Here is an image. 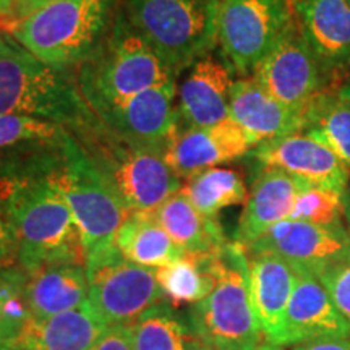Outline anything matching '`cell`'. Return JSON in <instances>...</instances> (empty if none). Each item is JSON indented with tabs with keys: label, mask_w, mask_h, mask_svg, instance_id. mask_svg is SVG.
I'll use <instances>...</instances> for the list:
<instances>
[{
	"label": "cell",
	"mask_w": 350,
	"mask_h": 350,
	"mask_svg": "<svg viewBox=\"0 0 350 350\" xmlns=\"http://www.w3.org/2000/svg\"><path fill=\"white\" fill-rule=\"evenodd\" d=\"M310 185L313 183L282 169H262L245 201L234 242L248 247L278 222L291 217L297 196Z\"/></svg>",
	"instance_id": "d6986e66"
},
{
	"label": "cell",
	"mask_w": 350,
	"mask_h": 350,
	"mask_svg": "<svg viewBox=\"0 0 350 350\" xmlns=\"http://www.w3.org/2000/svg\"><path fill=\"white\" fill-rule=\"evenodd\" d=\"M319 281L350 325V256L325 271L319 275Z\"/></svg>",
	"instance_id": "d6a6232c"
},
{
	"label": "cell",
	"mask_w": 350,
	"mask_h": 350,
	"mask_svg": "<svg viewBox=\"0 0 350 350\" xmlns=\"http://www.w3.org/2000/svg\"><path fill=\"white\" fill-rule=\"evenodd\" d=\"M258 350H284V347H281V345H275V344H271L266 340V342H262L260 345V349Z\"/></svg>",
	"instance_id": "b9f144b4"
},
{
	"label": "cell",
	"mask_w": 350,
	"mask_h": 350,
	"mask_svg": "<svg viewBox=\"0 0 350 350\" xmlns=\"http://www.w3.org/2000/svg\"><path fill=\"white\" fill-rule=\"evenodd\" d=\"M182 193L206 217L216 219L222 209L242 204L248 190L242 174L234 169L211 167L183 180Z\"/></svg>",
	"instance_id": "83f0119b"
},
{
	"label": "cell",
	"mask_w": 350,
	"mask_h": 350,
	"mask_svg": "<svg viewBox=\"0 0 350 350\" xmlns=\"http://www.w3.org/2000/svg\"><path fill=\"white\" fill-rule=\"evenodd\" d=\"M18 266L16 258V239L8 216L7 206L0 196V271Z\"/></svg>",
	"instance_id": "836d02e7"
},
{
	"label": "cell",
	"mask_w": 350,
	"mask_h": 350,
	"mask_svg": "<svg viewBox=\"0 0 350 350\" xmlns=\"http://www.w3.org/2000/svg\"><path fill=\"white\" fill-rule=\"evenodd\" d=\"M301 36L336 88L350 72V0H294Z\"/></svg>",
	"instance_id": "5bb4252c"
},
{
	"label": "cell",
	"mask_w": 350,
	"mask_h": 350,
	"mask_svg": "<svg viewBox=\"0 0 350 350\" xmlns=\"http://www.w3.org/2000/svg\"><path fill=\"white\" fill-rule=\"evenodd\" d=\"M350 325L327 294L317 275L297 273V281L288 300L282 329L275 345L294 347L321 339L344 338Z\"/></svg>",
	"instance_id": "ac0fdd59"
},
{
	"label": "cell",
	"mask_w": 350,
	"mask_h": 350,
	"mask_svg": "<svg viewBox=\"0 0 350 350\" xmlns=\"http://www.w3.org/2000/svg\"><path fill=\"white\" fill-rule=\"evenodd\" d=\"M344 219H345V227L350 235V191L347 190L344 195Z\"/></svg>",
	"instance_id": "60d3db41"
},
{
	"label": "cell",
	"mask_w": 350,
	"mask_h": 350,
	"mask_svg": "<svg viewBox=\"0 0 350 350\" xmlns=\"http://www.w3.org/2000/svg\"><path fill=\"white\" fill-rule=\"evenodd\" d=\"M109 326L90 300L70 312L46 319L29 318L10 345L18 350H90Z\"/></svg>",
	"instance_id": "44dd1931"
},
{
	"label": "cell",
	"mask_w": 350,
	"mask_h": 350,
	"mask_svg": "<svg viewBox=\"0 0 350 350\" xmlns=\"http://www.w3.org/2000/svg\"><path fill=\"white\" fill-rule=\"evenodd\" d=\"M334 90L338 91L340 96H344V98H347L350 100V72H349V75L345 77L344 80L334 88Z\"/></svg>",
	"instance_id": "ab89813d"
},
{
	"label": "cell",
	"mask_w": 350,
	"mask_h": 350,
	"mask_svg": "<svg viewBox=\"0 0 350 350\" xmlns=\"http://www.w3.org/2000/svg\"><path fill=\"white\" fill-rule=\"evenodd\" d=\"M250 297L256 319L268 342L274 344L294 291L297 273L288 262L271 253H247Z\"/></svg>",
	"instance_id": "7402d4cb"
},
{
	"label": "cell",
	"mask_w": 350,
	"mask_h": 350,
	"mask_svg": "<svg viewBox=\"0 0 350 350\" xmlns=\"http://www.w3.org/2000/svg\"><path fill=\"white\" fill-rule=\"evenodd\" d=\"M291 350H350V334L336 339H321L294 345Z\"/></svg>",
	"instance_id": "8d00e7d4"
},
{
	"label": "cell",
	"mask_w": 350,
	"mask_h": 350,
	"mask_svg": "<svg viewBox=\"0 0 350 350\" xmlns=\"http://www.w3.org/2000/svg\"><path fill=\"white\" fill-rule=\"evenodd\" d=\"M230 119L247 133L253 148L271 139L299 133L305 126L304 112L275 100L253 77L234 81L230 91Z\"/></svg>",
	"instance_id": "ffe728a7"
},
{
	"label": "cell",
	"mask_w": 350,
	"mask_h": 350,
	"mask_svg": "<svg viewBox=\"0 0 350 350\" xmlns=\"http://www.w3.org/2000/svg\"><path fill=\"white\" fill-rule=\"evenodd\" d=\"M113 137L163 154L180 129L177 109V78L161 83L120 104L94 112Z\"/></svg>",
	"instance_id": "4fadbf2b"
},
{
	"label": "cell",
	"mask_w": 350,
	"mask_h": 350,
	"mask_svg": "<svg viewBox=\"0 0 350 350\" xmlns=\"http://www.w3.org/2000/svg\"><path fill=\"white\" fill-rule=\"evenodd\" d=\"M77 139L130 213L154 211L182 190L183 180L170 170L161 152L113 137L103 124Z\"/></svg>",
	"instance_id": "ba28073f"
},
{
	"label": "cell",
	"mask_w": 350,
	"mask_h": 350,
	"mask_svg": "<svg viewBox=\"0 0 350 350\" xmlns=\"http://www.w3.org/2000/svg\"><path fill=\"white\" fill-rule=\"evenodd\" d=\"M252 156L262 169H282L301 180L339 193L349 190V169L325 143L305 131L258 144Z\"/></svg>",
	"instance_id": "9a60e30c"
},
{
	"label": "cell",
	"mask_w": 350,
	"mask_h": 350,
	"mask_svg": "<svg viewBox=\"0 0 350 350\" xmlns=\"http://www.w3.org/2000/svg\"><path fill=\"white\" fill-rule=\"evenodd\" d=\"M157 282L164 299L174 306L198 304L211 294L216 278L211 271V255H187L157 269Z\"/></svg>",
	"instance_id": "f1b7e54d"
},
{
	"label": "cell",
	"mask_w": 350,
	"mask_h": 350,
	"mask_svg": "<svg viewBox=\"0 0 350 350\" xmlns=\"http://www.w3.org/2000/svg\"><path fill=\"white\" fill-rule=\"evenodd\" d=\"M245 252L271 253L288 262L295 273L319 279L331 266L350 256V235L344 224L321 226L286 219L245 247Z\"/></svg>",
	"instance_id": "7c38bea8"
},
{
	"label": "cell",
	"mask_w": 350,
	"mask_h": 350,
	"mask_svg": "<svg viewBox=\"0 0 350 350\" xmlns=\"http://www.w3.org/2000/svg\"><path fill=\"white\" fill-rule=\"evenodd\" d=\"M25 295L34 319H46L75 310L90 300L86 268L60 265L29 273L26 275Z\"/></svg>",
	"instance_id": "603a6c76"
},
{
	"label": "cell",
	"mask_w": 350,
	"mask_h": 350,
	"mask_svg": "<svg viewBox=\"0 0 350 350\" xmlns=\"http://www.w3.org/2000/svg\"><path fill=\"white\" fill-rule=\"evenodd\" d=\"M90 350H133L131 326H112Z\"/></svg>",
	"instance_id": "e575fe53"
},
{
	"label": "cell",
	"mask_w": 350,
	"mask_h": 350,
	"mask_svg": "<svg viewBox=\"0 0 350 350\" xmlns=\"http://www.w3.org/2000/svg\"><path fill=\"white\" fill-rule=\"evenodd\" d=\"M295 23L294 0H217V46L242 78L253 75Z\"/></svg>",
	"instance_id": "9c48e42d"
},
{
	"label": "cell",
	"mask_w": 350,
	"mask_h": 350,
	"mask_svg": "<svg viewBox=\"0 0 350 350\" xmlns=\"http://www.w3.org/2000/svg\"><path fill=\"white\" fill-rule=\"evenodd\" d=\"M170 78L177 77L131 29L124 12H119L106 39L80 65L77 83L88 106L96 112L125 103Z\"/></svg>",
	"instance_id": "277c9868"
},
{
	"label": "cell",
	"mask_w": 350,
	"mask_h": 350,
	"mask_svg": "<svg viewBox=\"0 0 350 350\" xmlns=\"http://www.w3.org/2000/svg\"><path fill=\"white\" fill-rule=\"evenodd\" d=\"M85 268L90 304L109 327L133 326L148 310L165 301L157 269L129 261L119 248Z\"/></svg>",
	"instance_id": "30bf717a"
},
{
	"label": "cell",
	"mask_w": 350,
	"mask_h": 350,
	"mask_svg": "<svg viewBox=\"0 0 350 350\" xmlns=\"http://www.w3.org/2000/svg\"><path fill=\"white\" fill-rule=\"evenodd\" d=\"M116 245L126 260L152 269L164 268L187 256L151 211L130 213L117 232Z\"/></svg>",
	"instance_id": "d4e9b609"
},
{
	"label": "cell",
	"mask_w": 350,
	"mask_h": 350,
	"mask_svg": "<svg viewBox=\"0 0 350 350\" xmlns=\"http://www.w3.org/2000/svg\"><path fill=\"white\" fill-rule=\"evenodd\" d=\"M57 182L80 230L86 262L117 250V232L130 211L72 133L60 148Z\"/></svg>",
	"instance_id": "52a82bcc"
},
{
	"label": "cell",
	"mask_w": 350,
	"mask_h": 350,
	"mask_svg": "<svg viewBox=\"0 0 350 350\" xmlns=\"http://www.w3.org/2000/svg\"><path fill=\"white\" fill-rule=\"evenodd\" d=\"M234 75L229 64L213 54L187 68L177 85L180 129H200L229 120Z\"/></svg>",
	"instance_id": "e0dca14e"
},
{
	"label": "cell",
	"mask_w": 350,
	"mask_h": 350,
	"mask_svg": "<svg viewBox=\"0 0 350 350\" xmlns=\"http://www.w3.org/2000/svg\"><path fill=\"white\" fill-rule=\"evenodd\" d=\"M52 2H55V0H15V2H13V12L10 20L5 21L3 26L23 20L28 15H31V13L39 10V8L49 5Z\"/></svg>",
	"instance_id": "d590c367"
},
{
	"label": "cell",
	"mask_w": 350,
	"mask_h": 350,
	"mask_svg": "<svg viewBox=\"0 0 350 350\" xmlns=\"http://www.w3.org/2000/svg\"><path fill=\"white\" fill-rule=\"evenodd\" d=\"M13 2L15 0H0V23L10 20L13 12Z\"/></svg>",
	"instance_id": "74e56055"
},
{
	"label": "cell",
	"mask_w": 350,
	"mask_h": 350,
	"mask_svg": "<svg viewBox=\"0 0 350 350\" xmlns=\"http://www.w3.org/2000/svg\"><path fill=\"white\" fill-rule=\"evenodd\" d=\"M0 116L52 122L77 138L100 125L67 70L44 64L16 42L0 55Z\"/></svg>",
	"instance_id": "7a4b0ae2"
},
{
	"label": "cell",
	"mask_w": 350,
	"mask_h": 350,
	"mask_svg": "<svg viewBox=\"0 0 350 350\" xmlns=\"http://www.w3.org/2000/svg\"><path fill=\"white\" fill-rule=\"evenodd\" d=\"M122 12L175 77L217 46V0H126Z\"/></svg>",
	"instance_id": "8992f818"
},
{
	"label": "cell",
	"mask_w": 350,
	"mask_h": 350,
	"mask_svg": "<svg viewBox=\"0 0 350 350\" xmlns=\"http://www.w3.org/2000/svg\"><path fill=\"white\" fill-rule=\"evenodd\" d=\"M344 195L331 188L310 185L297 196L288 219L321 226L344 224Z\"/></svg>",
	"instance_id": "1f68e13d"
},
{
	"label": "cell",
	"mask_w": 350,
	"mask_h": 350,
	"mask_svg": "<svg viewBox=\"0 0 350 350\" xmlns=\"http://www.w3.org/2000/svg\"><path fill=\"white\" fill-rule=\"evenodd\" d=\"M113 0H55L5 26L13 41L54 68L80 67L112 28Z\"/></svg>",
	"instance_id": "3957f363"
},
{
	"label": "cell",
	"mask_w": 350,
	"mask_h": 350,
	"mask_svg": "<svg viewBox=\"0 0 350 350\" xmlns=\"http://www.w3.org/2000/svg\"><path fill=\"white\" fill-rule=\"evenodd\" d=\"M253 150L247 133L229 119L200 129H178L164 148L163 157L182 180L217 164L237 161Z\"/></svg>",
	"instance_id": "2e32d148"
},
{
	"label": "cell",
	"mask_w": 350,
	"mask_h": 350,
	"mask_svg": "<svg viewBox=\"0 0 350 350\" xmlns=\"http://www.w3.org/2000/svg\"><path fill=\"white\" fill-rule=\"evenodd\" d=\"M64 142L0 164V196L15 232L18 266L28 274L49 266H86L80 230L57 182Z\"/></svg>",
	"instance_id": "6da1fadb"
},
{
	"label": "cell",
	"mask_w": 350,
	"mask_h": 350,
	"mask_svg": "<svg viewBox=\"0 0 350 350\" xmlns=\"http://www.w3.org/2000/svg\"><path fill=\"white\" fill-rule=\"evenodd\" d=\"M151 214L187 255H213L229 242L216 219L203 216L182 191L165 200Z\"/></svg>",
	"instance_id": "cb8c5ba5"
},
{
	"label": "cell",
	"mask_w": 350,
	"mask_h": 350,
	"mask_svg": "<svg viewBox=\"0 0 350 350\" xmlns=\"http://www.w3.org/2000/svg\"><path fill=\"white\" fill-rule=\"evenodd\" d=\"M252 77L275 100L304 113L317 96L332 88L297 23L258 65Z\"/></svg>",
	"instance_id": "8fae6325"
},
{
	"label": "cell",
	"mask_w": 350,
	"mask_h": 350,
	"mask_svg": "<svg viewBox=\"0 0 350 350\" xmlns=\"http://www.w3.org/2000/svg\"><path fill=\"white\" fill-rule=\"evenodd\" d=\"M13 44H15V41H13L12 36H8V33L5 31V29L0 28V55L5 54V52L13 46Z\"/></svg>",
	"instance_id": "f35d334b"
},
{
	"label": "cell",
	"mask_w": 350,
	"mask_h": 350,
	"mask_svg": "<svg viewBox=\"0 0 350 350\" xmlns=\"http://www.w3.org/2000/svg\"><path fill=\"white\" fill-rule=\"evenodd\" d=\"M131 340L133 350H216L167 300L148 310L131 326Z\"/></svg>",
	"instance_id": "484cf974"
},
{
	"label": "cell",
	"mask_w": 350,
	"mask_h": 350,
	"mask_svg": "<svg viewBox=\"0 0 350 350\" xmlns=\"http://www.w3.org/2000/svg\"><path fill=\"white\" fill-rule=\"evenodd\" d=\"M26 275L20 266L0 271V345H10L31 318L25 295Z\"/></svg>",
	"instance_id": "4dcf8cb0"
},
{
	"label": "cell",
	"mask_w": 350,
	"mask_h": 350,
	"mask_svg": "<svg viewBox=\"0 0 350 350\" xmlns=\"http://www.w3.org/2000/svg\"><path fill=\"white\" fill-rule=\"evenodd\" d=\"M305 133L326 144L350 172V100L334 88L317 96L305 111Z\"/></svg>",
	"instance_id": "4316f807"
},
{
	"label": "cell",
	"mask_w": 350,
	"mask_h": 350,
	"mask_svg": "<svg viewBox=\"0 0 350 350\" xmlns=\"http://www.w3.org/2000/svg\"><path fill=\"white\" fill-rule=\"evenodd\" d=\"M0 350H18V349H15L13 345H0Z\"/></svg>",
	"instance_id": "7bdbcfd3"
},
{
	"label": "cell",
	"mask_w": 350,
	"mask_h": 350,
	"mask_svg": "<svg viewBox=\"0 0 350 350\" xmlns=\"http://www.w3.org/2000/svg\"><path fill=\"white\" fill-rule=\"evenodd\" d=\"M216 286L191 306L188 319L216 350H258L262 334L250 297L248 255L242 245L227 242L211 255Z\"/></svg>",
	"instance_id": "5b68a950"
},
{
	"label": "cell",
	"mask_w": 350,
	"mask_h": 350,
	"mask_svg": "<svg viewBox=\"0 0 350 350\" xmlns=\"http://www.w3.org/2000/svg\"><path fill=\"white\" fill-rule=\"evenodd\" d=\"M68 135L67 129L52 122L25 116H0V164L57 146Z\"/></svg>",
	"instance_id": "f546056e"
}]
</instances>
